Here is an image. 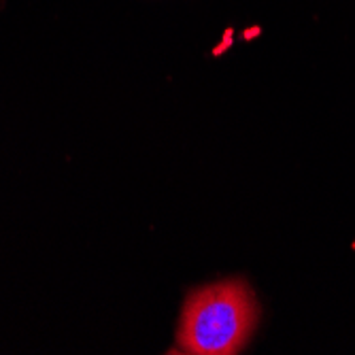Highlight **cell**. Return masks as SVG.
Segmentation results:
<instances>
[{
  "label": "cell",
  "mask_w": 355,
  "mask_h": 355,
  "mask_svg": "<svg viewBox=\"0 0 355 355\" xmlns=\"http://www.w3.org/2000/svg\"><path fill=\"white\" fill-rule=\"evenodd\" d=\"M260 309L251 287L225 279L191 292L185 300L177 345L193 355H232L251 338Z\"/></svg>",
  "instance_id": "cell-1"
}]
</instances>
